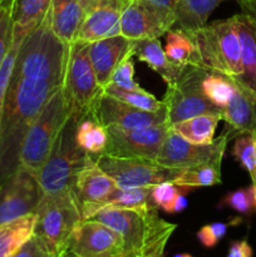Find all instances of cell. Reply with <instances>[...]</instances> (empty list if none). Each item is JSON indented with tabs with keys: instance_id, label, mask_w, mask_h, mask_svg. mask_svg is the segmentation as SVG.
Here are the masks:
<instances>
[{
	"instance_id": "obj_35",
	"label": "cell",
	"mask_w": 256,
	"mask_h": 257,
	"mask_svg": "<svg viewBox=\"0 0 256 257\" xmlns=\"http://www.w3.org/2000/svg\"><path fill=\"white\" fill-rule=\"evenodd\" d=\"M15 2L17 0L0 2V67L13 44Z\"/></svg>"
},
{
	"instance_id": "obj_29",
	"label": "cell",
	"mask_w": 256,
	"mask_h": 257,
	"mask_svg": "<svg viewBox=\"0 0 256 257\" xmlns=\"http://www.w3.org/2000/svg\"><path fill=\"white\" fill-rule=\"evenodd\" d=\"M221 163H222V160H216L212 162L187 168V170L182 171L181 175L175 178L172 182L180 187H186L190 190L220 185Z\"/></svg>"
},
{
	"instance_id": "obj_4",
	"label": "cell",
	"mask_w": 256,
	"mask_h": 257,
	"mask_svg": "<svg viewBox=\"0 0 256 257\" xmlns=\"http://www.w3.org/2000/svg\"><path fill=\"white\" fill-rule=\"evenodd\" d=\"M82 115L73 112L60 131L49 157L35 175L44 196L73 192L79 171L84 166L85 153L75 141V132Z\"/></svg>"
},
{
	"instance_id": "obj_43",
	"label": "cell",
	"mask_w": 256,
	"mask_h": 257,
	"mask_svg": "<svg viewBox=\"0 0 256 257\" xmlns=\"http://www.w3.org/2000/svg\"><path fill=\"white\" fill-rule=\"evenodd\" d=\"M102 2L103 0H78V3L82 5V8L85 10V13H87V14L89 12H92L94 8H97Z\"/></svg>"
},
{
	"instance_id": "obj_5",
	"label": "cell",
	"mask_w": 256,
	"mask_h": 257,
	"mask_svg": "<svg viewBox=\"0 0 256 257\" xmlns=\"http://www.w3.org/2000/svg\"><path fill=\"white\" fill-rule=\"evenodd\" d=\"M33 235L53 255L65 257L75 230L83 221L80 207L73 192L44 196L35 211Z\"/></svg>"
},
{
	"instance_id": "obj_47",
	"label": "cell",
	"mask_w": 256,
	"mask_h": 257,
	"mask_svg": "<svg viewBox=\"0 0 256 257\" xmlns=\"http://www.w3.org/2000/svg\"><path fill=\"white\" fill-rule=\"evenodd\" d=\"M237 2H241V0H237Z\"/></svg>"
},
{
	"instance_id": "obj_44",
	"label": "cell",
	"mask_w": 256,
	"mask_h": 257,
	"mask_svg": "<svg viewBox=\"0 0 256 257\" xmlns=\"http://www.w3.org/2000/svg\"><path fill=\"white\" fill-rule=\"evenodd\" d=\"M148 2H152L160 7L166 8V9L173 10V12L176 9V4H177V0H148Z\"/></svg>"
},
{
	"instance_id": "obj_15",
	"label": "cell",
	"mask_w": 256,
	"mask_h": 257,
	"mask_svg": "<svg viewBox=\"0 0 256 257\" xmlns=\"http://www.w3.org/2000/svg\"><path fill=\"white\" fill-rule=\"evenodd\" d=\"M75 257H124L123 240L118 232L93 218L83 220L69 245Z\"/></svg>"
},
{
	"instance_id": "obj_45",
	"label": "cell",
	"mask_w": 256,
	"mask_h": 257,
	"mask_svg": "<svg viewBox=\"0 0 256 257\" xmlns=\"http://www.w3.org/2000/svg\"><path fill=\"white\" fill-rule=\"evenodd\" d=\"M173 257H193L190 253H178V255H175Z\"/></svg>"
},
{
	"instance_id": "obj_37",
	"label": "cell",
	"mask_w": 256,
	"mask_h": 257,
	"mask_svg": "<svg viewBox=\"0 0 256 257\" xmlns=\"http://www.w3.org/2000/svg\"><path fill=\"white\" fill-rule=\"evenodd\" d=\"M23 40H24L23 38H19L13 34V44L10 47L9 52H8L7 57H5L4 62H3L2 67H0V123H2L3 109H4L5 97H7L10 77H12L13 68H14L15 59H17V54L19 52V48L22 45Z\"/></svg>"
},
{
	"instance_id": "obj_9",
	"label": "cell",
	"mask_w": 256,
	"mask_h": 257,
	"mask_svg": "<svg viewBox=\"0 0 256 257\" xmlns=\"http://www.w3.org/2000/svg\"><path fill=\"white\" fill-rule=\"evenodd\" d=\"M230 140V133L225 130L210 145H195L181 137L170 125L156 162L163 167L185 171L203 163L222 160Z\"/></svg>"
},
{
	"instance_id": "obj_26",
	"label": "cell",
	"mask_w": 256,
	"mask_h": 257,
	"mask_svg": "<svg viewBox=\"0 0 256 257\" xmlns=\"http://www.w3.org/2000/svg\"><path fill=\"white\" fill-rule=\"evenodd\" d=\"M222 119L217 114H201L171 124L181 137L195 145H210L215 141V132L218 122Z\"/></svg>"
},
{
	"instance_id": "obj_34",
	"label": "cell",
	"mask_w": 256,
	"mask_h": 257,
	"mask_svg": "<svg viewBox=\"0 0 256 257\" xmlns=\"http://www.w3.org/2000/svg\"><path fill=\"white\" fill-rule=\"evenodd\" d=\"M218 207H230L231 210L241 213V215L250 216L256 212V190L252 185L248 187L238 188L231 191L227 195L223 196Z\"/></svg>"
},
{
	"instance_id": "obj_32",
	"label": "cell",
	"mask_w": 256,
	"mask_h": 257,
	"mask_svg": "<svg viewBox=\"0 0 256 257\" xmlns=\"http://www.w3.org/2000/svg\"><path fill=\"white\" fill-rule=\"evenodd\" d=\"M206 97L221 110L230 102L233 93V80L220 73L208 72L202 82Z\"/></svg>"
},
{
	"instance_id": "obj_8",
	"label": "cell",
	"mask_w": 256,
	"mask_h": 257,
	"mask_svg": "<svg viewBox=\"0 0 256 257\" xmlns=\"http://www.w3.org/2000/svg\"><path fill=\"white\" fill-rule=\"evenodd\" d=\"M63 89L72 104L73 112L83 118L90 117L103 89L98 84L90 63L89 43L74 40L69 44Z\"/></svg>"
},
{
	"instance_id": "obj_41",
	"label": "cell",
	"mask_w": 256,
	"mask_h": 257,
	"mask_svg": "<svg viewBox=\"0 0 256 257\" xmlns=\"http://www.w3.org/2000/svg\"><path fill=\"white\" fill-rule=\"evenodd\" d=\"M253 251L246 240L232 241L228 248L227 257H252Z\"/></svg>"
},
{
	"instance_id": "obj_39",
	"label": "cell",
	"mask_w": 256,
	"mask_h": 257,
	"mask_svg": "<svg viewBox=\"0 0 256 257\" xmlns=\"http://www.w3.org/2000/svg\"><path fill=\"white\" fill-rule=\"evenodd\" d=\"M230 223L213 222L202 226L197 232V240L206 248H213L227 233Z\"/></svg>"
},
{
	"instance_id": "obj_12",
	"label": "cell",
	"mask_w": 256,
	"mask_h": 257,
	"mask_svg": "<svg viewBox=\"0 0 256 257\" xmlns=\"http://www.w3.org/2000/svg\"><path fill=\"white\" fill-rule=\"evenodd\" d=\"M108 142L103 155L119 158H140L155 161L170 130V124L153 125L140 130L107 127Z\"/></svg>"
},
{
	"instance_id": "obj_19",
	"label": "cell",
	"mask_w": 256,
	"mask_h": 257,
	"mask_svg": "<svg viewBox=\"0 0 256 257\" xmlns=\"http://www.w3.org/2000/svg\"><path fill=\"white\" fill-rule=\"evenodd\" d=\"M222 119L231 138L242 133L256 135V95L236 80H233L232 97L222 109Z\"/></svg>"
},
{
	"instance_id": "obj_31",
	"label": "cell",
	"mask_w": 256,
	"mask_h": 257,
	"mask_svg": "<svg viewBox=\"0 0 256 257\" xmlns=\"http://www.w3.org/2000/svg\"><path fill=\"white\" fill-rule=\"evenodd\" d=\"M105 94L125 103V104L135 107L137 109L146 110V112H158L165 108L163 100H158L153 94L148 93L146 89L141 90H125L115 87L113 84H108L103 89Z\"/></svg>"
},
{
	"instance_id": "obj_36",
	"label": "cell",
	"mask_w": 256,
	"mask_h": 257,
	"mask_svg": "<svg viewBox=\"0 0 256 257\" xmlns=\"http://www.w3.org/2000/svg\"><path fill=\"white\" fill-rule=\"evenodd\" d=\"M188 191H190V188L180 187V186L175 185L172 181L158 183V185L153 186L152 188L153 203H155L156 207L161 208L165 212L173 213L175 203L178 196L182 192H188Z\"/></svg>"
},
{
	"instance_id": "obj_24",
	"label": "cell",
	"mask_w": 256,
	"mask_h": 257,
	"mask_svg": "<svg viewBox=\"0 0 256 257\" xmlns=\"http://www.w3.org/2000/svg\"><path fill=\"white\" fill-rule=\"evenodd\" d=\"M223 2L226 0H177L176 24L185 32L202 28L211 13Z\"/></svg>"
},
{
	"instance_id": "obj_40",
	"label": "cell",
	"mask_w": 256,
	"mask_h": 257,
	"mask_svg": "<svg viewBox=\"0 0 256 257\" xmlns=\"http://www.w3.org/2000/svg\"><path fill=\"white\" fill-rule=\"evenodd\" d=\"M10 257H58L50 253L34 235Z\"/></svg>"
},
{
	"instance_id": "obj_20",
	"label": "cell",
	"mask_w": 256,
	"mask_h": 257,
	"mask_svg": "<svg viewBox=\"0 0 256 257\" xmlns=\"http://www.w3.org/2000/svg\"><path fill=\"white\" fill-rule=\"evenodd\" d=\"M241 42L242 73L233 80L256 95V23L246 14L233 15Z\"/></svg>"
},
{
	"instance_id": "obj_25",
	"label": "cell",
	"mask_w": 256,
	"mask_h": 257,
	"mask_svg": "<svg viewBox=\"0 0 256 257\" xmlns=\"http://www.w3.org/2000/svg\"><path fill=\"white\" fill-rule=\"evenodd\" d=\"M35 213L0 225V257H10L34 233Z\"/></svg>"
},
{
	"instance_id": "obj_23",
	"label": "cell",
	"mask_w": 256,
	"mask_h": 257,
	"mask_svg": "<svg viewBox=\"0 0 256 257\" xmlns=\"http://www.w3.org/2000/svg\"><path fill=\"white\" fill-rule=\"evenodd\" d=\"M50 5L52 0H17L13 34L25 39L42 24L49 13Z\"/></svg>"
},
{
	"instance_id": "obj_7",
	"label": "cell",
	"mask_w": 256,
	"mask_h": 257,
	"mask_svg": "<svg viewBox=\"0 0 256 257\" xmlns=\"http://www.w3.org/2000/svg\"><path fill=\"white\" fill-rule=\"evenodd\" d=\"M207 73L208 70L202 67L187 65L177 80L167 84L163 103L167 109L170 125L201 114L222 117V110L213 104L203 92L202 82Z\"/></svg>"
},
{
	"instance_id": "obj_38",
	"label": "cell",
	"mask_w": 256,
	"mask_h": 257,
	"mask_svg": "<svg viewBox=\"0 0 256 257\" xmlns=\"http://www.w3.org/2000/svg\"><path fill=\"white\" fill-rule=\"evenodd\" d=\"M132 50V49H131ZM133 53L131 52L115 68L109 84L115 85L120 89L125 90H141L143 89L135 80V64H133Z\"/></svg>"
},
{
	"instance_id": "obj_16",
	"label": "cell",
	"mask_w": 256,
	"mask_h": 257,
	"mask_svg": "<svg viewBox=\"0 0 256 257\" xmlns=\"http://www.w3.org/2000/svg\"><path fill=\"white\" fill-rule=\"evenodd\" d=\"M118 188L117 183L98 166L95 158L88 155L73 190L83 220L93 217L99 211L100 205Z\"/></svg>"
},
{
	"instance_id": "obj_28",
	"label": "cell",
	"mask_w": 256,
	"mask_h": 257,
	"mask_svg": "<svg viewBox=\"0 0 256 257\" xmlns=\"http://www.w3.org/2000/svg\"><path fill=\"white\" fill-rule=\"evenodd\" d=\"M75 141L85 153L97 157V156L103 155L107 148V130L95 122L93 118H82L77 125Z\"/></svg>"
},
{
	"instance_id": "obj_46",
	"label": "cell",
	"mask_w": 256,
	"mask_h": 257,
	"mask_svg": "<svg viewBox=\"0 0 256 257\" xmlns=\"http://www.w3.org/2000/svg\"><path fill=\"white\" fill-rule=\"evenodd\" d=\"M65 257H75V256H73L72 253H69V252H68V253H67V256H65Z\"/></svg>"
},
{
	"instance_id": "obj_27",
	"label": "cell",
	"mask_w": 256,
	"mask_h": 257,
	"mask_svg": "<svg viewBox=\"0 0 256 257\" xmlns=\"http://www.w3.org/2000/svg\"><path fill=\"white\" fill-rule=\"evenodd\" d=\"M163 49H165L168 59L172 60L176 64L183 65V67H186V65L201 67L195 44L188 37L187 33L181 28L170 29L166 33V45Z\"/></svg>"
},
{
	"instance_id": "obj_48",
	"label": "cell",
	"mask_w": 256,
	"mask_h": 257,
	"mask_svg": "<svg viewBox=\"0 0 256 257\" xmlns=\"http://www.w3.org/2000/svg\"><path fill=\"white\" fill-rule=\"evenodd\" d=\"M0 2H2V0H0Z\"/></svg>"
},
{
	"instance_id": "obj_2",
	"label": "cell",
	"mask_w": 256,
	"mask_h": 257,
	"mask_svg": "<svg viewBox=\"0 0 256 257\" xmlns=\"http://www.w3.org/2000/svg\"><path fill=\"white\" fill-rule=\"evenodd\" d=\"M118 232L124 257H165V248L177 225L160 217L157 207H104L93 217Z\"/></svg>"
},
{
	"instance_id": "obj_1",
	"label": "cell",
	"mask_w": 256,
	"mask_h": 257,
	"mask_svg": "<svg viewBox=\"0 0 256 257\" xmlns=\"http://www.w3.org/2000/svg\"><path fill=\"white\" fill-rule=\"evenodd\" d=\"M68 49L53 33L49 13L20 45L0 123V188L20 167L29 128L64 84Z\"/></svg>"
},
{
	"instance_id": "obj_30",
	"label": "cell",
	"mask_w": 256,
	"mask_h": 257,
	"mask_svg": "<svg viewBox=\"0 0 256 257\" xmlns=\"http://www.w3.org/2000/svg\"><path fill=\"white\" fill-rule=\"evenodd\" d=\"M152 188L153 187L118 188L100 205L99 210L104 207L137 208L155 206L152 200Z\"/></svg>"
},
{
	"instance_id": "obj_17",
	"label": "cell",
	"mask_w": 256,
	"mask_h": 257,
	"mask_svg": "<svg viewBox=\"0 0 256 257\" xmlns=\"http://www.w3.org/2000/svg\"><path fill=\"white\" fill-rule=\"evenodd\" d=\"M123 0H103L89 12L78 32L75 40L94 43L105 38L120 35V13Z\"/></svg>"
},
{
	"instance_id": "obj_42",
	"label": "cell",
	"mask_w": 256,
	"mask_h": 257,
	"mask_svg": "<svg viewBox=\"0 0 256 257\" xmlns=\"http://www.w3.org/2000/svg\"><path fill=\"white\" fill-rule=\"evenodd\" d=\"M243 14L250 17L256 23V0H241L238 2Z\"/></svg>"
},
{
	"instance_id": "obj_6",
	"label": "cell",
	"mask_w": 256,
	"mask_h": 257,
	"mask_svg": "<svg viewBox=\"0 0 256 257\" xmlns=\"http://www.w3.org/2000/svg\"><path fill=\"white\" fill-rule=\"evenodd\" d=\"M73 113L63 87L44 105L28 131L20 153V166L37 175L49 157L60 131Z\"/></svg>"
},
{
	"instance_id": "obj_10",
	"label": "cell",
	"mask_w": 256,
	"mask_h": 257,
	"mask_svg": "<svg viewBox=\"0 0 256 257\" xmlns=\"http://www.w3.org/2000/svg\"><path fill=\"white\" fill-rule=\"evenodd\" d=\"M98 166L117 183L119 188L153 187L173 181L182 171L163 167L155 161L140 158H119L108 155L94 157Z\"/></svg>"
},
{
	"instance_id": "obj_13",
	"label": "cell",
	"mask_w": 256,
	"mask_h": 257,
	"mask_svg": "<svg viewBox=\"0 0 256 257\" xmlns=\"http://www.w3.org/2000/svg\"><path fill=\"white\" fill-rule=\"evenodd\" d=\"M43 197L35 175L20 166L0 188V225L35 213Z\"/></svg>"
},
{
	"instance_id": "obj_22",
	"label": "cell",
	"mask_w": 256,
	"mask_h": 257,
	"mask_svg": "<svg viewBox=\"0 0 256 257\" xmlns=\"http://www.w3.org/2000/svg\"><path fill=\"white\" fill-rule=\"evenodd\" d=\"M85 17L87 13L78 0H52L50 28L64 44L69 45L74 42Z\"/></svg>"
},
{
	"instance_id": "obj_14",
	"label": "cell",
	"mask_w": 256,
	"mask_h": 257,
	"mask_svg": "<svg viewBox=\"0 0 256 257\" xmlns=\"http://www.w3.org/2000/svg\"><path fill=\"white\" fill-rule=\"evenodd\" d=\"M90 118L104 128L115 127L120 130H140L168 123L166 107L158 112H146L131 107L104 92L93 108Z\"/></svg>"
},
{
	"instance_id": "obj_18",
	"label": "cell",
	"mask_w": 256,
	"mask_h": 257,
	"mask_svg": "<svg viewBox=\"0 0 256 257\" xmlns=\"http://www.w3.org/2000/svg\"><path fill=\"white\" fill-rule=\"evenodd\" d=\"M131 52V40L123 35H115L90 43V63L98 84L102 89L109 84L115 68Z\"/></svg>"
},
{
	"instance_id": "obj_11",
	"label": "cell",
	"mask_w": 256,
	"mask_h": 257,
	"mask_svg": "<svg viewBox=\"0 0 256 257\" xmlns=\"http://www.w3.org/2000/svg\"><path fill=\"white\" fill-rule=\"evenodd\" d=\"M176 24L173 10L148 0H123L120 35L130 40L151 39L166 35Z\"/></svg>"
},
{
	"instance_id": "obj_33",
	"label": "cell",
	"mask_w": 256,
	"mask_h": 257,
	"mask_svg": "<svg viewBox=\"0 0 256 257\" xmlns=\"http://www.w3.org/2000/svg\"><path fill=\"white\" fill-rule=\"evenodd\" d=\"M232 156L250 175L251 185L256 190V135H238L233 145Z\"/></svg>"
},
{
	"instance_id": "obj_3",
	"label": "cell",
	"mask_w": 256,
	"mask_h": 257,
	"mask_svg": "<svg viewBox=\"0 0 256 257\" xmlns=\"http://www.w3.org/2000/svg\"><path fill=\"white\" fill-rule=\"evenodd\" d=\"M186 33L195 44L201 67L230 78L241 75V42L233 17Z\"/></svg>"
},
{
	"instance_id": "obj_21",
	"label": "cell",
	"mask_w": 256,
	"mask_h": 257,
	"mask_svg": "<svg viewBox=\"0 0 256 257\" xmlns=\"http://www.w3.org/2000/svg\"><path fill=\"white\" fill-rule=\"evenodd\" d=\"M131 49H132L133 57H137L138 60L148 64L151 69L161 75L166 84H171L177 80L185 68L187 67V65L183 67V65L176 64L172 60L168 59L158 38L131 40Z\"/></svg>"
}]
</instances>
